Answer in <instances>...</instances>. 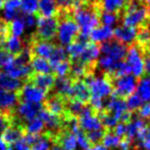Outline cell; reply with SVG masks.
Returning <instances> with one entry per match:
<instances>
[{
    "label": "cell",
    "mask_w": 150,
    "mask_h": 150,
    "mask_svg": "<svg viewBox=\"0 0 150 150\" xmlns=\"http://www.w3.org/2000/svg\"><path fill=\"white\" fill-rule=\"evenodd\" d=\"M120 21L123 26L141 28L150 26L147 3L140 0H127L120 13Z\"/></svg>",
    "instance_id": "cell-1"
},
{
    "label": "cell",
    "mask_w": 150,
    "mask_h": 150,
    "mask_svg": "<svg viewBox=\"0 0 150 150\" xmlns=\"http://www.w3.org/2000/svg\"><path fill=\"white\" fill-rule=\"evenodd\" d=\"M59 28L57 35L60 45H68L74 41L79 35V28L72 17V13H58Z\"/></svg>",
    "instance_id": "cell-2"
},
{
    "label": "cell",
    "mask_w": 150,
    "mask_h": 150,
    "mask_svg": "<svg viewBox=\"0 0 150 150\" xmlns=\"http://www.w3.org/2000/svg\"><path fill=\"white\" fill-rule=\"evenodd\" d=\"M82 80L90 90L91 97L104 99L106 97H110L113 92L110 80L104 74L102 76H98L97 73L88 74L84 76Z\"/></svg>",
    "instance_id": "cell-3"
},
{
    "label": "cell",
    "mask_w": 150,
    "mask_h": 150,
    "mask_svg": "<svg viewBox=\"0 0 150 150\" xmlns=\"http://www.w3.org/2000/svg\"><path fill=\"white\" fill-rule=\"evenodd\" d=\"M37 29L32 35L38 40L52 41L54 39L59 28L58 17H37L36 18Z\"/></svg>",
    "instance_id": "cell-4"
},
{
    "label": "cell",
    "mask_w": 150,
    "mask_h": 150,
    "mask_svg": "<svg viewBox=\"0 0 150 150\" xmlns=\"http://www.w3.org/2000/svg\"><path fill=\"white\" fill-rule=\"evenodd\" d=\"M110 82L113 88V92L111 95H113L116 98L125 100L131 95L134 94L139 80L136 77H134L133 75L129 74L118 78H113L110 80Z\"/></svg>",
    "instance_id": "cell-5"
},
{
    "label": "cell",
    "mask_w": 150,
    "mask_h": 150,
    "mask_svg": "<svg viewBox=\"0 0 150 150\" xmlns=\"http://www.w3.org/2000/svg\"><path fill=\"white\" fill-rule=\"evenodd\" d=\"M125 58H127L125 62L129 66V69H131V72L133 73L134 77H136L138 80L143 78V76L145 75L143 56L135 43L129 46Z\"/></svg>",
    "instance_id": "cell-6"
},
{
    "label": "cell",
    "mask_w": 150,
    "mask_h": 150,
    "mask_svg": "<svg viewBox=\"0 0 150 150\" xmlns=\"http://www.w3.org/2000/svg\"><path fill=\"white\" fill-rule=\"evenodd\" d=\"M100 52H102L103 56L110 57L114 61H125L127 52V46L120 43L117 40H108L106 42L100 43Z\"/></svg>",
    "instance_id": "cell-7"
},
{
    "label": "cell",
    "mask_w": 150,
    "mask_h": 150,
    "mask_svg": "<svg viewBox=\"0 0 150 150\" xmlns=\"http://www.w3.org/2000/svg\"><path fill=\"white\" fill-rule=\"evenodd\" d=\"M19 103L28 102V103H40L43 102L47 96V93L28 82H24L21 90L17 92Z\"/></svg>",
    "instance_id": "cell-8"
},
{
    "label": "cell",
    "mask_w": 150,
    "mask_h": 150,
    "mask_svg": "<svg viewBox=\"0 0 150 150\" xmlns=\"http://www.w3.org/2000/svg\"><path fill=\"white\" fill-rule=\"evenodd\" d=\"M56 76L54 73H36L32 72L25 79V82L32 84L48 94L52 91L56 82Z\"/></svg>",
    "instance_id": "cell-9"
},
{
    "label": "cell",
    "mask_w": 150,
    "mask_h": 150,
    "mask_svg": "<svg viewBox=\"0 0 150 150\" xmlns=\"http://www.w3.org/2000/svg\"><path fill=\"white\" fill-rule=\"evenodd\" d=\"M27 45L30 50L31 56L40 57L48 60L54 52L56 44L52 41H43V40H38L33 35L30 36V39L28 40Z\"/></svg>",
    "instance_id": "cell-10"
},
{
    "label": "cell",
    "mask_w": 150,
    "mask_h": 150,
    "mask_svg": "<svg viewBox=\"0 0 150 150\" xmlns=\"http://www.w3.org/2000/svg\"><path fill=\"white\" fill-rule=\"evenodd\" d=\"M66 101L67 100H65L64 98L54 94V93H48L43 101L42 108H44L48 112L52 113L57 116L63 117L67 113Z\"/></svg>",
    "instance_id": "cell-11"
},
{
    "label": "cell",
    "mask_w": 150,
    "mask_h": 150,
    "mask_svg": "<svg viewBox=\"0 0 150 150\" xmlns=\"http://www.w3.org/2000/svg\"><path fill=\"white\" fill-rule=\"evenodd\" d=\"M42 109V105L40 103H28V102H21L18 104L15 108V115L23 121L24 123L28 122L31 119L35 118L40 110Z\"/></svg>",
    "instance_id": "cell-12"
},
{
    "label": "cell",
    "mask_w": 150,
    "mask_h": 150,
    "mask_svg": "<svg viewBox=\"0 0 150 150\" xmlns=\"http://www.w3.org/2000/svg\"><path fill=\"white\" fill-rule=\"evenodd\" d=\"M69 100H75L88 105L91 100V93L86 84L81 79L73 80L72 82V91H71V97Z\"/></svg>",
    "instance_id": "cell-13"
},
{
    "label": "cell",
    "mask_w": 150,
    "mask_h": 150,
    "mask_svg": "<svg viewBox=\"0 0 150 150\" xmlns=\"http://www.w3.org/2000/svg\"><path fill=\"white\" fill-rule=\"evenodd\" d=\"M37 117L42 120L46 131L52 132V133H58V132H60L61 129H63L61 117L48 112V111L45 110L44 108H42L41 110L38 112Z\"/></svg>",
    "instance_id": "cell-14"
},
{
    "label": "cell",
    "mask_w": 150,
    "mask_h": 150,
    "mask_svg": "<svg viewBox=\"0 0 150 150\" xmlns=\"http://www.w3.org/2000/svg\"><path fill=\"white\" fill-rule=\"evenodd\" d=\"M136 35H137V28L118 26L116 29L113 30V36H114L115 40L125 45H133L135 43Z\"/></svg>",
    "instance_id": "cell-15"
},
{
    "label": "cell",
    "mask_w": 150,
    "mask_h": 150,
    "mask_svg": "<svg viewBox=\"0 0 150 150\" xmlns=\"http://www.w3.org/2000/svg\"><path fill=\"white\" fill-rule=\"evenodd\" d=\"M4 73L15 79H23L27 78L32 73V69L30 64H19L15 60L8 66L4 67Z\"/></svg>",
    "instance_id": "cell-16"
},
{
    "label": "cell",
    "mask_w": 150,
    "mask_h": 150,
    "mask_svg": "<svg viewBox=\"0 0 150 150\" xmlns=\"http://www.w3.org/2000/svg\"><path fill=\"white\" fill-rule=\"evenodd\" d=\"M100 54H101L100 46L98 45V43L88 41L86 43V47H84V50L81 54V56L79 57V59L77 61H75V62H79L83 65L96 64Z\"/></svg>",
    "instance_id": "cell-17"
},
{
    "label": "cell",
    "mask_w": 150,
    "mask_h": 150,
    "mask_svg": "<svg viewBox=\"0 0 150 150\" xmlns=\"http://www.w3.org/2000/svg\"><path fill=\"white\" fill-rule=\"evenodd\" d=\"M18 104H19V98L17 93L7 92L0 88V111L1 112L13 111Z\"/></svg>",
    "instance_id": "cell-18"
},
{
    "label": "cell",
    "mask_w": 150,
    "mask_h": 150,
    "mask_svg": "<svg viewBox=\"0 0 150 150\" xmlns=\"http://www.w3.org/2000/svg\"><path fill=\"white\" fill-rule=\"evenodd\" d=\"M113 37V29L111 27L105 25L98 26L96 29L93 30L90 35V41L95 43H103L108 40L112 39Z\"/></svg>",
    "instance_id": "cell-19"
},
{
    "label": "cell",
    "mask_w": 150,
    "mask_h": 150,
    "mask_svg": "<svg viewBox=\"0 0 150 150\" xmlns=\"http://www.w3.org/2000/svg\"><path fill=\"white\" fill-rule=\"evenodd\" d=\"M21 0H5L3 7V20L5 22H11L13 20L19 18L21 13Z\"/></svg>",
    "instance_id": "cell-20"
},
{
    "label": "cell",
    "mask_w": 150,
    "mask_h": 150,
    "mask_svg": "<svg viewBox=\"0 0 150 150\" xmlns=\"http://www.w3.org/2000/svg\"><path fill=\"white\" fill-rule=\"evenodd\" d=\"M58 13L59 8L54 0H38L37 17H56Z\"/></svg>",
    "instance_id": "cell-21"
},
{
    "label": "cell",
    "mask_w": 150,
    "mask_h": 150,
    "mask_svg": "<svg viewBox=\"0 0 150 150\" xmlns=\"http://www.w3.org/2000/svg\"><path fill=\"white\" fill-rule=\"evenodd\" d=\"M25 46L26 45L20 39V37H17V36H13V34H11L4 41L2 48L6 50V52H8L9 54H11L13 57H16L23 52Z\"/></svg>",
    "instance_id": "cell-22"
},
{
    "label": "cell",
    "mask_w": 150,
    "mask_h": 150,
    "mask_svg": "<svg viewBox=\"0 0 150 150\" xmlns=\"http://www.w3.org/2000/svg\"><path fill=\"white\" fill-rule=\"evenodd\" d=\"M24 82L20 79H15L4 72H0V88L7 92L17 93L23 86Z\"/></svg>",
    "instance_id": "cell-23"
},
{
    "label": "cell",
    "mask_w": 150,
    "mask_h": 150,
    "mask_svg": "<svg viewBox=\"0 0 150 150\" xmlns=\"http://www.w3.org/2000/svg\"><path fill=\"white\" fill-rule=\"evenodd\" d=\"M102 11L117 13L120 16L123 7H125L127 0H99Z\"/></svg>",
    "instance_id": "cell-24"
},
{
    "label": "cell",
    "mask_w": 150,
    "mask_h": 150,
    "mask_svg": "<svg viewBox=\"0 0 150 150\" xmlns=\"http://www.w3.org/2000/svg\"><path fill=\"white\" fill-rule=\"evenodd\" d=\"M30 66H31L32 72L36 73H52V67L48 60L40 57L31 56L30 59Z\"/></svg>",
    "instance_id": "cell-25"
},
{
    "label": "cell",
    "mask_w": 150,
    "mask_h": 150,
    "mask_svg": "<svg viewBox=\"0 0 150 150\" xmlns=\"http://www.w3.org/2000/svg\"><path fill=\"white\" fill-rule=\"evenodd\" d=\"M45 131L43 122L37 116L35 118L31 119L30 121L26 122V134H34V135H39Z\"/></svg>",
    "instance_id": "cell-26"
},
{
    "label": "cell",
    "mask_w": 150,
    "mask_h": 150,
    "mask_svg": "<svg viewBox=\"0 0 150 150\" xmlns=\"http://www.w3.org/2000/svg\"><path fill=\"white\" fill-rule=\"evenodd\" d=\"M138 95L143 101L150 102V77L141 78L138 82Z\"/></svg>",
    "instance_id": "cell-27"
},
{
    "label": "cell",
    "mask_w": 150,
    "mask_h": 150,
    "mask_svg": "<svg viewBox=\"0 0 150 150\" xmlns=\"http://www.w3.org/2000/svg\"><path fill=\"white\" fill-rule=\"evenodd\" d=\"M120 138L116 136L113 131H106L104 134V137L102 139V145L106 147L107 149L111 150L115 147H118Z\"/></svg>",
    "instance_id": "cell-28"
},
{
    "label": "cell",
    "mask_w": 150,
    "mask_h": 150,
    "mask_svg": "<svg viewBox=\"0 0 150 150\" xmlns=\"http://www.w3.org/2000/svg\"><path fill=\"white\" fill-rule=\"evenodd\" d=\"M66 60H67L66 50H65L62 45H56L52 56L50 57V61H48V62H50V67L52 68V67L56 66L57 64H59V63L63 62V61H66Z\"/></svg>",
    "instance_id": "cell-29"
},
{
    "label": "cell",
    "mask_w": 150,
    "mask_h": 150,
    "mask_svg": "<svg viewBox=\"0 0 150 150\" xmlns=\"http://www.w3.org/2000/svg\"><path fill=\"white\" fill-rule=\"evenodd\" d=\"M70 69H71L70 62H69V60H66L57 64L56 66H54L52 68V70L56 77H66V76L69 75V73H70Z\"/></svg>",
    "instance_id": "cell-30"
},
{
    "label": "cell",
    "mask_w": 150,
    "mask_h": 150,
    "mask_svg": "<svg viewBox=\"0 0 150 150\" xmlns=\"http://www.w3.org/2000/svg\"><path fill=\"white\" fill-rule=\"evenodd\" d=\"M105 132H106L105 129H97V131H92L86 133V139H88L91 147L96 145H100L102 143V139L104 137Z\"/></svg>",
    "instance_id": "cell-31"
},
{
    "label": "cell",
    "mask_w": 150,
    "mask_h": 150,
    "mask_svg": "<svg viewBox=\"0 0 150 150\" xmlns=\"http://www.w3.org/2000/svg\"><path fill=\"white\" fill-rule=\"evenodd\" d=\"M125 104H127V110L132 111V112H136L140 107L143 105L144 101L141 99V97L138 94H133L129 97V98L125 99Z\"/></svg>",
    "instance_id": "cell-32"
},
{
    "label": "cell",
    "mask_w": 150,
    "mask_h": 150,
    "mask_svg": "<svg viewBox=\"0 0 150 150\" xmlns=\"http://www.w3.org/2000/svg\"><path fill=\"white\" fill-rule=\"evenodd\" d=\"M8 24H9L11 33L13 36L20 37V36L23 35L24 31H25V25H24L23 21L20 18H17V19L13 20L11 22H8Z\"/></svg>",
    "instance_id": "cell-33"
},
{
    "label": "cell",
    "mask_w": 150,
    "mask_h": 150,
    "mask_svg": "<svg viewBox=\"0 0 150 150\" xmlns=\"http://www.w3.org/2000/svg\"><path fill=\"white\" fill-rule=\"evenodd\" d=\"M118 21H120V16L117 13H107V11H102L100 16V22L103 23V25L111 27L112 25L116 24Z\"/></svg>",
    "instance_id": "cell-34"
},
{
    "label": "cell",
    "mask_w": 150,
    "mask_h": 150,
    "mask_svg": "<svg viewBox=\"0 0 150 150\" xmlns=\"http://www.w3.org/2000/svg\"><path fill=\"white\" fill-rule=\"evenodd\" d=\"M22 1V13L28 15L37 13L38 9V0H21Z\"/></svg>",
    "instance_id": "cell-35"
},
{
    "label": "cell",
    "mask_w": 150,
    "mask_h": 150,
    "mask_svg": "<svg viewBox=\"0 0 150 150\" xmlns=\"http://www.w3.org/2000/svg\"><path fill=\"white\" fill-rule=\"evenodd\" d=\"M54 1L58 5L59 11L69 13H72L73 8L77 2V0H54Z\"/></svg>",
    "instance_id": "cell-36"
},
{
    "label": "cell",
    "mask_w": 150,
    "mask_h": 150,
    "mask_svg": "<svg viewBox=\"0 0 150 150\" xmlns=\"http://www.w3.org/2000/svg\"><path fill=\"white\" fill-rule=\"evenodd\" d=\"M135 113V115L143 120H149L150 119V103L143 104Z\"/></svg>",
    "instance_id": "cell-37"
},
{
    "label": "cell",
    "mask_w": 150,
    "mask_h": 150,
    "mask_svg": "<svg viewBox=\"0 0 150 150\" xmlns=\"http://www.w3.org/2000/svg\"><path fill=\"white\" fill-rule=\"evenodd\" d=\"M15 57L8 52H6L3 48H0V66H3V68L8 66L9 64L13 62Z\"/></svg>",
    "instance_id": "cell-38"
},
{
    "label": "cell",
    "mask_w": 150,
    "mask_h": 150,
    "mask_svg": "<svg viewBox=\"0 0 150 150\" xmlns=\"http://www.w3.org/2000/svg\"><path fill=\"white\" fill-rule=\"evenodd\" d=\"M19 18L23 21L24 25H25V28H28V29L32 28L36 23V18L34 17L33 15H28V13H24L21 11Z\"/></svg>",
    "instance_id": "cell-39"
},
{
    "label": "cell",
    "mask_w": 150,
    "mask_h": 150,
    "mask_svg": "<svg viewBox=\"0 0 150 150\" xmlns=\"http://www.w3.org/2000/svg\"><path fill=\"white\" fill-rule=\"evenodd\" d=\"M133 146V141L127 137H122L120 138V142H119V149L120 150H129Z\"/></svg>",
    "instance_id": "cell-40"
},
{
    "label": "cell",
    "mask_w": 150,
    "mask_h": 150,
    "mask_svg": "<svg viewBox=\"0 0 150 150\" xmlns=\"http://www.w3.org/2000/svg\"><path fill=\"white\" fill-rule=\"evenodd\" d=\"M15 145V150H30V146L27 144V142L25 141L24 137L21 140L13 144Z\"/></svg>",
    "instance_id": "cell-41"
},
{
    "label": "cell",
    "mask_w": 150,
    "mask_h": 150,
    "mask_svg": "<svg viewBox=\"0 0 150 150\" xmlns=\"http://www.w3.org/2000/svg\"><path fill=\"white\" fill-rule=\"evenodd\" d=\"M141 148L145 150H150V129L146 133V136L141 143Z\"/></svg>",
    "instance_id": "cell-42"
},
{
    "label": "cell",
    "mask_w": 150,
    "mask_h": 150,
    "mask_svg": "<svg viewBox=\"0 0 150 150\" xmlns=\"http://www.w3.org/2000/svg\"><path fill=\"white\" fill-rule=\"evenodd\" d=\"M144 60V68H145V74L150 76V54L143 57Z\"/></svg>",
    "instance_id": "cell-43"
},
{
    "label": "cell",
    "mask_w": 150,
    "mask_h": 150,
    "mask_svg": "<svg viewBox=\"0 0 150 150\" xmlns=\"http://www.w3.org/2000/svg\"><path fill=\"white\" fill-rule=\"evenodd\" d=\"M0 150H11V146H8L7 144H5L4 142L2 141L1 138H0Z\"/></svg>",
    "instance_id": "cell-44"
},
{
    "label": "cell",
    "mask_w": 150,
    "mask_h": 150,
    "mask_svg": "<svg viewBox=\"0 0 150 150\" xmlns=\"http://www.w3.org/2000/svg\"><path fill=\"white\" fill-rule=\"evenodd\" d=\"M50 150H64V149L61 147V145L59 143H57V142H52V145H50Z\"/></svg>",
    "instance_id": "cell-45"
},
{
    "label": "cell",
    "mask_w": 150,
    "mask_h": 150,
    "mask_svg": "<svg viewBox=\"0 0 150 150\" xmlns=\"http://www.w3.org/2000/svg\"><path fill=\"white\" fill-rule=\"evenodd\" d=\"M88 150H109V149H107V148H106V147H104V146H103L102 144H100V145L93 146V147L88 148Z\"/></svg>",
    "instance_id": "cell-46"
},
{
    "label": "cell",
    "mask_w": 150,
    "mask_h": 150,
    "mask_svg": "<svg viewBox=\"0 0 150 150\" xmlns=\"http://www.w3.org/2000/svg\"><path fill=\"white\" fill-rule=\"evenodd\" d=\"M4 3H5V0H0V11L4 7Z\"/></svg>",
    "instance_id": "cell-47"
},
{
    "label": "cell",
    "mask_w": 150,
    "mask_h": 150,
    "mask_svg": "<svg viewBox=\"0 0 150 150\" xmlns=\"http://www.w3.org/2000/svg\"><path fill=\"white\" fill-rule=\"evenodd\" d=\"M147 8H148V13H149V18H150V1L147 2Z\"/></svg>",
    "instance_id": "cell-48"
},
{
    "label": "cell",
    "mask_w": 150,
    "mask_h": 150,
    "mask_svg": "<svg viewBox=\"0 0 150 150\" xmlns=\"http://www.w3.org/2000/svg\"><path fill=\"white\" fill-rule=\"evenodd\" d=\"M3 21H4V20H3L2 18H0V26H1V24L3 23Z\"/></svg>",
    "instance_id": "cell-49"
},
{
    "label": "cell",
    "mask_w": 150,
    "mask_h": 150,
    "mask_svg": "<svg viewBox=\"0 0 150 150\" xmlns=\"http://www.w3.org/2000/svg\"><path fill=\"white\" fill-rule=\"evenodd\" d=\"M149 1H150V0H145V2H146V3H147V2H149Z\"/></svg>",
    "instance_id": "cell-50"
},
{
    "label": "cell",
    "mask_w": 150,
    "mask_h": 150,
    "mask_svg": "<svg viewBox=\"0 0 150 150\" xmlns=\"http://www.w3.org/2000/svg\"><path fill=\"white\" fill-rule=\"evenodd\" d=\"M148 125H149V127H150V121H149V122H148Z\"/></svg>",
    "instance_id": "cell-51"
},
{
    "label": "cell",
    "mask_w": 150,
    "mask_h": 150,
    "mask_svg": "<svg viewBox=\"0 0 150 150\" xmlns=\"http://www.w3.org/2000/svg\"><path fill=\"white\" fill-rule=\"evenodd\" d=\"M140 1H145V0H140Z\"/></svg>",
    "instance_id": "cell-52"
},
{
    "label": "cell",
    "mask_w": 150,
    "mask_h": 150,
    "mask_svg": "<svg viewBox=\"0 0 150 150\" xmlns=\"http://www.w3.org/2000/svg\"><path fill=\"white\" fill-rule=\"evenodd\" d=\"M149 77H150V76H149Z\"/></svg>",
    "instance_id": "cell-53"
},
{
    "label": "cell",
    "mask_w": 150,
    "mask_h": 150,
    "mask_svg": "<svg viewBox=\"0 0 150 150\" xmlns=\"http://www.w3.org/2000/svg\"><path fill=\"white\" fill-rule=\"evenodd\" d=\"M0 67H1V66H0Z\"/></svg>",
    "instance_id": "cell-54"
}]
</instances>
